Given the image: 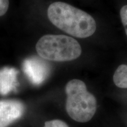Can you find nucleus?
I'll list each match as a JSON object with an SVG mask.
<instances>
[{
	"instance_id": "9",
	"label": "nucleus",
	"mask_w": 127,
	"mask_h": 127,
	"mask_svg": "<svg viewBox=\"0 0 127 127\" xmlns=\"http://www.w3.org/2000/svg\"><path fill=\"white\" fill-rule=\"evenodd\" d=\"M120 16L121 21L124 27L125 32L127 35V5H124L121 9L120 11Z\"/></svg>"
},
{
	"instance_id": "5",
	"label": "nucleus",
	"mask_w": 127,
	"mask_h": 127,
	"mask_svg": "<svg viewBox=\"0 0 127 127\" xmlns=\"http://www.w3.org/2000/svg\"><path fill=\"white\" fill-rule=\"evenodd\" d=\"M23 68L30 81L35 85L42 84L48 76V66L43 61L37 58H31L25 60Z\"/></svg>"
},
{
	"instance_id": "3",
	"label": "nucleus",
	"mask_w": 127,
	"mask_h": 127,
	"mask_svg": "<svg viewBox=\"0 0 127 127\" xmlns=\"http://www.w3.org/2000/svg\"><path fill=\"white\" fill-rule=\"evenodd\" d=\"M65 93L68 115L79 123L91 120L96 110V100L87 91L85 84L79 79H72L66 85Z\"/></svg>"
},
{
	"instance_id": "4",
	"label": "nucleus",
	"mask_w": 127,
	"mask_h": 127,
	"mask_svg": "<svg viewBox=\"0 0 127 127\" xmlns=\"http://www.w3.org/2000/svg\"><path fill=\"white\" fill-rule=\"evenodd\" d=\"M25 112V106L16 99L0 100V127H8L20 119Z\"/></svg>"
},
{
	"instance_id": "2",
	"label": "nucleus",
	"mask_w": 127,
	"mask_h": 127,
	"mask_svg": "<svg viewBox=\"0 0 127 127\" xmlns=\"http://www.w3.org/2000/svg\"><path fill=\"white\" fill-rule=\"evenodd\" d=\"M39 57L48 61H70L80 56L82 49L74 38L65 35L47 34L41 37L36 44Z\"/></svg>"
},
{
	"instance_id": "8",
	"label": "nucleus",
	"mask_w": 127,
	"mask_h": 127,
	"mask_svg": "<svg viewBox=\"0 0 127 127\" xmlns=\"http://www.w3.org/2000/svg\"><path fill=\"white\" fill-rule=\"evenodd\" d=\"M44 127H69L68 125L61 120H54L45 123Z\"/></svg>"
},
{
	"instance_id": "6",
	"label": "nucleus",
	"mask_w": 127,
	"mask_h": 127,
	"mask_svg": "<svg viewBox=\"0 0 127 127\" xmlns=\"http://www.w3.org/2000/svg\"><path fill=\"white\" fill-rule=\"evenodd\" d=\"M17 71L14 68L0 69V95H6L15 90L17 85Z\"/></svg>"
},
{
	"instance_id": "10",
	"label": "nucleus",
	"mask_w": 127,
	"mask_h": 127,
	"mask_svg": "<svg viewBox=\"0 0 127 127\" xmlns=\"http://www.w3.org/2000/svg\"><path fill=\"white\" fill-rule=\"evenodd\" d=\"M9 0H0V17L4 15L9 8Z\"/></svg>"
},
{
	"instance_id": "7",
	"label": "nucleus",
	"mask_w": 127,
	"mask_h": 127,
	"mask_svg": "<svg viewBox=\"0 0 127 127\" xmlns=\"http://www.w3.org/2000/svg\"><path fill=\"white\" fill-rule=\"evenodd\" d=\"M114 83L121 88H127V65H121L115 71L113 77Z\"/></svg>"
},
{
	"instance_id": "1",
	"label": "nucleus",
	"mask_w": 127,
	"mask_h": 127,
	"mask_svg": "<svg viewBox=\"0 0 127 127\" xmlns=\"http://www.w3.org/2000/svg\"><path fill=\"white\" fill-rule=\"evenodd\" d=\"M47 15L54 25L75 37L85 38L96 31V22L91 15L65 2L52 3L48 8Z\"/></svg>"
}]
</instances>
